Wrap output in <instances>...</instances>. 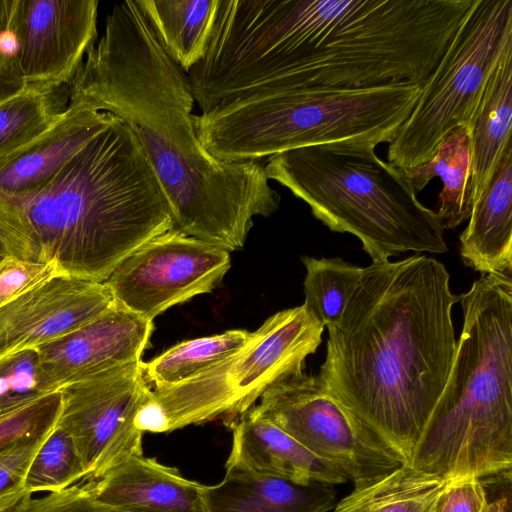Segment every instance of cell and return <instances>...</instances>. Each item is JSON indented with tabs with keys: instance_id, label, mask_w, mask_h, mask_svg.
<instances>
[{
	"instance_id": "obj_1",
	"label": "cell",
	"mask_w": 512,
	"mask_h": 512,
	"mask_svg": "<svg viewBox=\"0 0 512 512\" xmlns=\"http://www.w3.org/2000/svg\"><path fill=\"white\" fill-rule=\"evenodd\" d=\"M69 104L127 123L174 214V229L227 252L244 247L256 216L280 205L263 162H226L199 141L187 74L164 52L137 0L117 3L68 85Z\"/></svg>"
},
{
	"instance_id": "obj_2",
	"label": "cell",
	"mask_w": 512,
	"mask_h": 512,
	"mask_svg": "<svg viewBox=\"0 0 512 512\" xmlns=\"http://www.w3.org/2000/svg\"><path fill=\"white\" fill-rule=\"evenodd\" d=\"M476 0H238L223 31L235 89L423 85Z\"/></svg>"
},
{
	"instance_id": "obj_3",
	"label": "cell",
	"mask_w": 512,
	"mask_h": 512,
	"mask_svg": "<svg viewBox=\"0 0 512 512\" xmlns=\"http://www.w3.org/2000/svg\"><path fill=\"white\" fill-rule=\"evenodd\" d=\"M460 297L435 258L375 261L327 328L318 377L407 464L453 365L452 308Z\"/></svg>"
},
{
	"instance_id": "obj_4",
	"label": "cell",
	"mask_w": 512,
	"mask_h": 512,
	"mask_svg": "<svg viewBox=\"0 0 512 512\" xmlns=\"http://www.w3.org/2000/svg\"><path fill=\"white\" fill-rule=\"evenodd\" d=\"M174 229L169 199L131 127L114 120L43 187L0 199L9 255L104 282L131 253Z\"/></svg>"
},
{
	"instance_id": "obj_5",
	"label": "cell",
	"mask_w": 512,
	"mask_h": 512,
	"mask_svg": "<svg viewBox=\"0 0 512 512\" xmlns=\"http://www.w3.org/2000/svg\"><path fill=\"white\" fill-rule=\"evenodd\" d=\"M459 301L453 365L408 463L447 480L512 470V277L482 274Z\"/></svg>"
},
{
	"instance_id": "obj_6",
	"label": "cell",
	"mask_w": 512,
	"mask_h": 512,
	"mask_svg": "<svg viewBox=\"0 0 512 512\" xmlns=\"http://www.w3.org/2000/svg\"><path fill=\"white\" fill-rule=\"evenodd\" d=\"M367 142L301 147L267 158L269 180L288 188L331 231L357 237L372 262L448 251L436 212Z\"/></svg>"
},
{
	"instance_id": "obj_7",
	"label": "cell",
	"mask_w": 512,
	"mask_h": 512,
	"mask_svg": "<svg viewBox=\"0 0 512 512\" xmlns=\"http://www.w3.org/2000/svg\"><path fill=\"white\" fill-rule=\"evenodd\" d=\"M421 85L302 87L258 92L195 116L199 141L226 162H262L285 151L336 142L389 143Z\"/></svg>"
},
{
	"instance_id": "obj_8",
	"label": "cell",
	"mask_w": 512,
	"mask_h": 512,
	"mask_svg": "<svg viewBox=\"0 0 512 512\" xmlns=\"http://www.w3.org/2000/svg\"><path fill=\"white\" fill-rule=\"evenodd\" d=\"M324 328L304 304L275 313L231 357L184 382L152 389L138 427L166 433L218 417L230 425L273 384L303 372Z\"/></svg>"
},
{
	"instance_id": "obj_9",
	"label": "cell",
	"mask_w": 512,
	"mask_h": 512,
	"mask_svg": "<svg viewBox=\"0 0 512 512\" xmlns=\"http://www.w3.org/2000/svg\"><path fill=\"white\" fill-rule=\"evenodd\" d=\"M509 54L512 0H476L389 142L388 163L399 170L415 167L427 162L454 128L471 131L488 82Z\"/></svg>"
},
{
	"instance_id": "obj_10",
	"label": "cell",
	"mask_w": 512,
	"mask_h": 512,
	"mask_svg": "<svg viewBox=\"0 0 512 512\" xmlns=\"http://www.w3.org/2000/svg\"><path fill=\"white\" fill-rule=\"evenodd\" d=\"M255 412L317 456L339 467L354 488L404 463L376 433L329 394L318 375L304 372L269 387Z\"/></svg>"
},
{
	"instance_id": "obj_11",
	"label": "cell",
	"mask_w": 512,
	"mask_h": 512,
	"mask_svg": "<svg viewBox=\"0 0 512 512\" xmlns=\"http://www.w3.org/2000/svg\"><path fill=\"white\" fill-rule=\"evenodd\" d=\"M144 363L117 366L59 389L62 408L56 425L72 436L87 481L130 456L143 455V432L135 417L152 392Z\"/></svg>"
},
{
	"instance_id": "obj_12",
	"label": "cell",
	"mask_w": 512,
	"mask_h": 512,
	"mask_svg": "<svg viewBox=\"0 0 512 512\" xmlns=\"http://www.w3.org/2000/svg\"><path fill=\"white\" fill-rule=\"evenodd\" d=\"M230 268L229 252L176 229L126 257L103 282L116 304L148 319L210 293Z\"/></svg>"
},
{
	"instance_id": "obj_13",
	"label": "cell",
	"mask_w": 512,
	"mask_h": 512,
	"mask_svg": "<svg viewBox=\"0 0 512 512\" xmlns=\"http://www.w3.org/2000/svg\"><path fill=\"white\" fill-rule=\"evenodd\" d=\"M97 0H16L10 34L26 87L69 85L97 40Z\"/></svg>"
},
{
	"instance_id": "obj_14",
	"label": "cell",
	"mask_w": 512,
	"mask_h": 512,
	"mask_svg": "<svg viewBox=\"0 0 512 512\" xmlns=\"http://www.w3.org/2000/svg\"><path fill=\"white\" fill-rule=\"evenodd\" d=\"M114 304L103 282L55 276L0 308V356L51 342Z\"/></svg>"
},
{
	"instance_id": "obj_15",
	"label": "cell",
	"mask_w": 512,
	"mask_h": 512,
	"mask_svg": "<svg viewBox=\"0 0 512 512\" xmlns=\"http://www.w3.org/2000/svg\"><path fill=\"white\" fill-rule=\"evenodd\" d=\"M153 321L118 304L77 329L37 347L48 382L61 387L141 360Z\"/></svg>"
},
{
	"instance_id": "obj_16",
	"label": "cell",
	"mask_w": 512,
	"mask_h": 512,
	"mask_svg": "<svg viewBox=\"0 0 512 512\" xmlns=\"http://www.w3.org/2000/svg\"><path fill=\"white\" fill-rule=\"evenodd\" d=\"M114 118L68 104L49 130L0 162V199L23 198L43 187Z\"/></svg>"
},
{
	"instance_id": "obj_17",
	"label": "cell",
	"mask_w": 512,
	"mask_h": 512,
	"mask_svg": "<svg viewBox=\"0 0 512 512\" xmlns=\"http://www.w3.org/2000/svg\"><path fill=\"white\" fill-rule=\"evenodd\" d=\"M85 484L99 501L126 512H203L204 485L143 455L130 456Z\"/></svg>"
},
{
	"instance_id": "obj_18",
	"label": "cell",
	"mask_w": 512,
	"mask_h": 512,
	"mask_svg": "<svg viewBox=\"0 0 512 512\" xmlns=\"http://www.w3.org/2000/svg\"><path fill=\"white\" fill-rule=\"evenodd\" d=\"M230 427L232 446L225 468L239 467L300 482L335 485L348 480L339 467L258 415L253 407L237 417Z\"/></svg>"
},
{
	"instance_id": "obj_19",
	"label": "cell",
	"mask_w": 512,
	"mask_h": 512,
	"mask_svg": "<svg viewBox=\"0 0 512 512\" xmlns=\"http://www.w3.org/2000/svg\"><path fill=\"white\" fill-rule=\"evenodd\" d=\"M203 512H328L333 485L229 467L221 482L203 486Z\"/></svg>"
},
{
	"instance_id": "obj_20",
	"label": "cell",
	"mask_w": 512,
	"mask_h": 512,
	"mask_svg": "<svg viewBox=\"0 0 512 512\" xmlns=\"http://www.w3.org/2000/svg\"><path fill=\"white\" fill-rule=\"evenodd\" d=\"M460 234L464 264L481 274L512 277V143Z\"/></svg>"
},
{
	"instance_id": "obj_21",
	"label": "cell",
	"mask_w": 512,
	"mask_h": 512,
	"mask_svg": "<svg viewBox=\"0 0 512 512\" xmlns=\"http://www.w3.org/2000/svg\"><path fill=\"white\" fill-rule=\"evenodd\" d=\"M512 128V54L493 72L470 131V209L488 187L509 144Z\"/></svg>"
},
{
	"instance_id": "obj_22",
	"label": "cell",
	"mask_w": 512,
	"mask_h": 512,
	"mask_svg": "<svg viewBox=\"0 0 512 512\" xmlns=\"http://www.w3.org/2000/svg\"><path fill=\"white\" fill-rule=\"evenodd\" d=\"M157 41L186 74L205 55L219 0H137Z\"/></svg>"
},
{
	"instance_id": "obj_23",
	"label": "cell",
	"mask_w": 512,
	"mask_h": 512,
	"mask_svg": "<svg viewBox=\"0 0 512 512\" xmlns=\"http://www.w3.org/2000/svg\"><path fill=\"white\" fill-rule=\"evenodd\" d=\"M400 171L416 193L434 177L442 180L436 215L443 229H454L469 219L470 130L467 127L454 128L427 162Z\"/></svg>"
},
{
	"instance_id": "obj_24",
	"label": "cell",
	"mask_w": 512,
	"mask_h": 512,
	"mask_svg": "<svg viewBox=\"0 0 512 512\" xmlns=\"http://www.w3.org/2000/svg\"><path fill=\"white\" fill-rule=\"evenodd\" d=\"M450 480L407 463L360 488L335 505V512H433Z\"/></svg>"
},
{
	"instance_id": "obj_25",
	"label": "cell",
	"mask_w": 512,
	"mask_h": 512,
	"mask_svg": "<svg viewBox=\"0 0 512 512\" xmlns=\"http://www.w3.org/2000/svg\"><path fill=\"white\" fill-rule=\"evenodd\" d=\"M251 335L247 330L235 329L179 342L144 363L145 378L153 388L184 382L234 355Z\"/></svg>"
},
{
	"instance_id": "obj_26",
	"label": "cell",
	"mask_w": 512,
	"mask_h": 512,
	"mask_svg": "<svg viewBox=\"0 0 512 512\" xmlns=\"http://www.w3.org/2000/svg\"><path fill=\"white\" fill-rule=\"evenodd\" d=\"M67 106L63 87H26L0 103V162L49 130Z\"/></svg>"
},
{
	"instance_id": "obj_27",
	"label": "cell",
	"mask_w": 512,
	"mask_h": 512,
	"mask_svg": "<svg viewBox=\"0 0 512 512\" xmlns=\"http://www.w3.org/2000/svg\"><path fill=\"white\" fill-rule=\"evenodd\" d=\"M302 262L306 268L303 304L324 327H332L357 289L363 268L341 258L303 256Z\"/></svg>"
},
{
	"instance_id": "obj_28",
	"label": "cell",
	"mask_w": 512,
	"mask_h": 512,
	"mask_svg": "<svg viewBox=\"0 0 512 512\" xmlns=\"http://www.w3.org/2000/svg\"><path fill=\"white\" fill-rule=\"evenodd\" d=\"M87 470L72 436L55 426L32 458L25 476V489L57 492L86 479Z\"/></svg>"
},
{
	"instance_id": "obj_29",
	"label": "cell",
	"mask_w": 512,
	"mask_h": 512,
	"mask_svg": "<svg viewBox=\"0 0 512 512\" xmlns=\"http://www.w3.org/2000/svg\"><path fill=\"white\" fill-rule=\"evenodd\" d=\"M55 391L43 373L37 348L0 356V416Z\"/></svg>"
},
{
	"instance_id": "obj_30",
	"label": "cell",
	"mask_w": 512,
	"mask_h": 512,
	"mask_svg": "<svg viewBox=\"0 0 512 512\" xmlns=\"http://www.w3.org/2000/svg\"><path fill=\"white\" fill-rule=\"evenodd\" d=\"M60 391L47 394L0 416V453L24 438L44 437L60 417Z\"/></svg>"
},
{
	"instance_id": "obj_31",
	"label": "cell",
	"mask_w": 512,
	"mask_h": 512,
	"mask_svg": "<svg viewBox=\"0 0 512 512\" xmlns=\"http://www.w3.org/2000/svg\"><path fill=\"white\" fill-rule=\"evenodd\" d=\"M46 436L21 439L0 453V512H14L32 496L25 489V476Z\"/></svg>"
},
{
	"instance_id": "obj_32",
	"label": "cell",
	"mask_w": 512,
	"mask_h": 512,
	"mask_svg": "<svg viewBox=\"0 0 512 512\" xmlns=\"http://www.w3.org/2000/svg\"><path fill=\"white\" fill-rule=\"evenodd\" d=\"M58 275L61 273L54 263L8 255L0 262V308Z\"/></svg>"
},
{
	"instance_id": "obj_33",
	"label": "cell",
	"mask_w": 512,
	"mask_h": 512,
	"mask_svg": "<svg viewBox=\"0 0 512 512\" xmlns=\"http://www.w3.org/2000/svg\"><path fill=\"white\" fill-rule=\"evenodd\" d=\"M14 512H126L99 501L86 484L25 499Z\"/></svg>"
},
{
	"instance_id": "obj_34",
	"label": "cell",
	"mask_w": 512,
	"mask_h": 512,
	"mask_svg": "<svg viewBox=\"0 0 512 512\" xmlns=\"http://www.w3.org/2000/svg\"><path fill=\"white\" fill-rule=\"evenodd\" d=\"M488 494L480 478L450 480L433 512H485Z\"/></svg>"
},
{
	"instance_id": "obj_35",
	"label": "cell",
	"mask_w": 512,
	"mask_h": 512,
	"mask_svg": "<svg viewBox=\"0 0 512 512\" xmlns=\"http://www.w3.org/2000/svg\"><path fill=\"white\" fill-rule=\"evenodd\" d=\"M481 480L488 494L485 512H512V470Z\"/></svg>"
},
{
	"instance_id": "obj_36",
	"label": "cell",
	"mask_w": 512,
	"mask_h": 512,
	"mask_svg": "<svg viewBox=\"0 0 512 512\" xmlns=\"http://www.w3.org/2000/svg\"><path fill=\"white\" fill-rule=\"evenodd\" d=\"M26 89L13 54L0 47V103Z\"/></svg>"
},
{
	"instance_id": "obj_37",
	"label": "cell",
	"mask_w": 512,
	"mask_h": 512,
	"mask_svg": "<svg viewBox=\"0 0 512 512\" xmlns=\"http://www.w3.org/2000/svg\"><path fill=\"white\" fill-rule=\"evenodd\" d=\"M16 0H0V35L10 32Z\"/></svg>"
},
{
	"instance_id": "obj_38",
	"label": "cell",
	"mask_w": 512,
	"mask_h": 512,
	"mask_svg": "<svg viewBox=\"0 0 512 512\" xmlns=\"http://www.w3.org/2000/svg\"><path fill=\"white\" fill-rule=\"evenodd\" d=\"M9 255L8 249L4 241L0 238V262Z\"/></svg>"
}]
</instances>
